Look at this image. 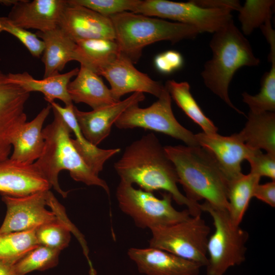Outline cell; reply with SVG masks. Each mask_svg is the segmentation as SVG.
Segmentation results:
<instances>
[{
    "label": "cell",
    "instance_id": "33",
    "mask_svg": "<svg viewBox=\"0 0 275 275\" xmlns=\"http://www.w3.org/2000/svg\"><path fill=\"white\" fill-rule=\"evenodd\" d=\"M61 251L39 245L14 264L19 275H25L33 271H44L56 266Z\"/></svg>",
    "mask_w": 275,
    "mask_h": 275
},
{
    "label": "cell",
    "instance_id": "2",
    "mask_svg": "<svg viewBox=\"0 0 275 275\" xmlns=\"http://www.w3.org/2000/svg\"><path fill=\"white\" fill-rule=\"evenodd\" d=\"M164 148L188 200L195 202L204 200L215 208L228 210V181L208 150L200 146Z\"/></svg>",
    "mask_w": 275,
    "mask_h": 275
},
{
    "label": "cell",
    "instance_id": "21",
    "mask_svg": "<svg viewBox=\"0 0 275 275\" xmlns=\"http://www.w3.org/2000/svg\"><path fill=\"white\" fill-rule=\"evenodd\" d=\"M67 90L72 102L84 103L93 109L118 102L100 75L82 65L75 78L69 83Z\"/></svg>",
    "mask_w": 275,
    "mask_h": 275
},
{
    "label": "cell",
    "instance_id": "9",
    "mask_svg": "<svg viewBox=\"0 0 275 275\" xmlns=\"http://www.w3.org/2000/svg\"><path fill=\"white\" fill-rule=\"evenodd\" d=\"M114 125L120 129L138 127L153 130L181 140L187 146H199L195 134L176 119L172 108V98L167 89L147 107L141 108L136 104L127 108Z\"/></svg>",
    "mask_w": 275,
    "mask_h": 275
},
{
    "label": "cell",
    "instance_id": "12",
    "mask_svg": "<svg viewBox=\"0 0 275 275\" xmlns=\"http://www.w3.org/2000/svg\"><path fill=\"white\" fill-rule=\"evenodd\" d=\"M29 97L30 93L0 70V162L10 157L12 139L26 122L24 108Z\"/></svg>",
    "mask_w": 275,
    "mask_h": 275
},
{
    "label": "cell",
    "instance_id": "35",
    "mask_svg": "<svg viewBox=\"0 0 275 275\" xmlns=\"http://www.w3.org/2000/svg\"><path fill=\"white\" fill-rule=\"evenodd\" d=\"M7 32L18 39L34 57L42 54L44 43L36 34L16 25L8 17H0V33Z\"/></svg>",
    "mask_w": 275,
    "mask_h": 275
},
{
    "label": "cell",
    "instance_id": "37",
    "mask_svg": "<svg viewBox=\"0 0 275 275\" xmlns=\"http://www.w3.org/2000/svg\"><path fill=\"white\" fill-rule=\"evenodd\" d=\"M154 62L158 71L163 74H169L182 67L183 59L178 51L170 50L157 54Z\"/></svg>",
    "mask_w": 275,
    "mask_h": 275
},
{
    "label": "cell",
    "instance_id": "32",
    "mask_svg": "<svg viewBox=\"0 0 275 275\" xmlns=\"http://www.w3.org/2000/svg\"><path fill=\"white\" fill-rule=\"evenodd\" d=\"M274 0H247L238 11L242 33L250 35L271 20Z\"/></svg>",
    "mask_w": 275,
    "mask_h": 275
},
{
    "label": "cell",
    "instance_id": "20",
    "mask_svg": "<svg viewBox=\"0 0 275 275\" xmlns=\"http://www.w3.org/2000/svg\"><path fill=\"white\" fill-rule=\"evenodd\" d=\"M51 109L48 103L32 121L21 127L12 139L10 159L32 164L40 157L44 147L42 127Z\"/></svg>",
    "mask_w": 275,
    "mask_h": 275
},
{
    "label": "cell",
    "instance_id": "23",
    "mask_svg": "<svg viewBox=\"0 0 275 275\" xmlns=\"http://www.w3.org/2000/svg\"><path fill=\"white\" fill-rule=\"evenodd\" d=\"M61 115L74 134L71 142L88 166L97 175L103 170L105 162L120 151V148L103 149L89 142L82 134L76 119L73 104L63 107L55 101L49 103Z\"/></svg>",
    "mask_w": 275,
    "mask_h": 275
},
{
    "label": "cell",
    "instance_id": "30",
    "mask_svg": "<svg viewBox=\"0 0 275 275\" xmlns=\"http://www.w3.org/2000/svg\"><path fill=\"white\" fill-rule=\"evenodd\" d=\"M270 50L268 59L271 63V68L261 79L260 92L255 95L246 92L242 94L243 101L253 113L275 111V48H270Z\"/></svg>",
    "mask_w": 275,
    "mask_h": 275
},
{
    "label": "cell",
    "instance_id": "5",
    "mask_svg": "<svg viewBox=\"0 0 275 275\" xmlns=\"http://www.w3.org/2000/svg\"><path fill=\"white\" fill-rule=\"evenodd\" d=\"M109 18L120 54L133 64L138 62L143 48L149 44L163 40L175 43L194 39L200 33L189 25L128 11Z\"/></svg>",
    "mask_w": 275,
    "mask_h": 275
},
{
    "label": "cell",
    "instance_id": "28",
    "mask_svg": "<svg viewBox=\"0 0 275 275\" xmlns=\"http://www.w3.org/2000/svg\"><path fill=\"white\" fill-rule=\"evenodd\" d=\"M260 178L250 172L247 175L242 174L228 182L227 211L235 224L240 225Z\"/></svg>",
    "mask_w": 275,
    "mask_h": 275
},
{
    "label": "cell",
    "instance_id": "39",
    "mask_svg": "<svg viewBox=\"0 0 275 275\" xmlns=\"http://www.w3.org/2000/svg\"><path fill=\"white\" fill-rule=\"evenodd\" d=\"M253 197L269 205L271 207H275V181L256 186L254 190Z\"/></svg>",
    "mask_w": 275,
    "mask_h": 275
},
{
    "label": "cell",
    "instance_id": "27",
    "mask_svg": "<svg viewBox=\"0 0 275 275\" xmlns=\"http://www.w3.org/2000/svg\"><path fill=\"white\" fill-rule=\"evenodd\" d=\"M58 218V221L42 225L35 230L38 244L61 251L68 246L72 232L79 242L87 261L90 260L84 235L69 221L65 212H62Z\"/></svg>",
    "mask_w": 275,
    "mask_h": 275
},
{
    "label": "cell",
    "instance_id": "7",
    "mask_svg": "<svg viewBox=\"0 0 275 275\" xmlns=\"http://www.w3.org/2000/svg\"><path fill=\"white\" fill-rule=\"evenodd\" d=\"M161 199L152 193L136 189L132 185L120 181L116 196L119 208L142 229L168 226L186 220L191 216L187 209L176 210L172 205V197L167 192Z\"/></svg>",
    "mask_w": 275,
    "mask_h": 275
},
{
    "label": "cell",
    "instance_id": "10",
    "mask_svg": "<svg viewBox=\"0 0 275 275\" xmlns=\"http://www.w3.org/2000/svg\"><path fill=\"white\" fill-rule=\"evenodd\" d=\"M134 13L175 20L193 26L200 33H214L233 19L231 11L229 10L203 8L191 1L187 2L141 1Z\"/></svg>",
    "mask_w": 275,
    "mask_h": 275
},
{
    "label": "cell",
    "instance_id": "4",
    "mask_svg": "<svg viewBox=\"0 0 275 275\" xmlns=\"http://www.w3.org/2000/svg\"><path fill=\"white\" fill-rule=\"evenodd\" d=\"M213 34L209 43L212 56L205 63L201 76L208 89L231 108L244 115L233 105L229 98V85L239 68L257 66L260 61L233 19Z\"/></svg>",
    "mask_w": 275,
    "mask_h": 275
},
{
    "label": "cell",
    "instance_id": "14",
    "mask_svg": "<svg viewBox=\"0 0 275 275\" xmlns=\"http://www.w3.org/2000/svg\"><path fill=\"white\" fill-rule=\"evenodd\" d=\"M58 26L75 43L91 39L115 40L109 17L80 6L67 3Z\"/></svg>",
    "mask_w": 275,
    "mask_h": 275
},
{
    "label": "cell",
    "instance_id": "11",
    "mask_svg": "<svg viewBox=\"0 0 275 275\" xmlns=\"http://www.w3.org/2000/svg\"><path fill=\"white\" fill-rule=\"evenodd\" d=\"M48 190L21 197L2 195L7 212L0 227V235L35 230L42 225L58 221L55 213L45 208Z\"/></svg>",
    "mask_w": 275,
    "mask_h": 275
},
{
    "label": "cell",
    "instance_id": "3",
    "mask_svg": "<svg viewBox=\"0 0 275 275\" xmlns=\"http://www.w3.org/2000/svg\"><path fill=\"white\" fill-rule=\"evenodd\" d=\"M52 109L53 120L43 129L44 147L40 157L34 162L35 166L64 198L68 191L63 190L59 183L58 176L62 170L68 171L76 181L102 188L109 196L110 189L106 182L88 166L73 145L70 127L59 113L53 107Z\"/></svg>",
    "mask_w": 275,
    "mask_h": 275
},
{
    "label": "cell",
    "instance_id": "40",
    "mask_svg": "<svg viewBox=\"0 0 275 275\" xmlns=\"http://www.w3.org/2000/svg\"><path fill=\"white\" fill-rule=\"evenodd\" d=\"M0 275H19L14 264L10 262L0 260Z\"/></svg>",
    "mask_w": 275,
    "mask_h": 275
},
{
    "label": "cell",
    "instance_id": "41",
    "mask_svg": "<svg viewBox=\"0 0 275 275\" xmlns=\"http://www.w3.org/2000/svg\"><path fill=\"white\" fill-rule=\"evenodd\" d=\"M19 0H2L0 1V3L7 6H14Z\"/></svg>",
    "mask_w": 275,
    "mask_h": 275
},
{
    "label": "cell",
    "instance_id": "25",
    "mask_svg": "<svg viewBox=\"0 0 275 275\" xmlns=\"http://www.w3.org/2000/svg\"><path fill=\"white\" fill-rule=\"evenodd\" d=\"M75 43L73 60L98 75L120 54L115 40L91 39Z\"/></svg>",
    "mask_w": 275,
    "mask_h": 275
},
{
    "label": "cell",
    "instance_id": "13",
    "mask_svg": "<svg viewBox=\"0 0 275 275\" xmlns=\"http://www.w3.org/2000/svg\"><path fill=\"white\" fill-rule=\"evenodd\" d=\"M99 75L109 83L111 93L117 101L131 92L147 93L158 98L166 90L161 83L136 69L133 63L121 54L101 70Z\"/></svg>",
    "mask_w": 275,
    "mask_h": 275
},
{
    "label": "cell",
    "instance_id": "31",
    "mask_svg": "<svg viewBox=\"0 0 275 275\" xmlns=\"http://www.w3.org/2000/svg\"><path fill=\"white\" fill-rule=\"evenodd\" d=\"M35 230L0 235V260L15 264L39 245Z\"/></svg>",
    "mask_w": 275,
    "mask_h": 275
},
{
    "label": "cell",
    "instance_id": "6",
    "mask_svg": "<svg viewBox=\"0 0 275 275\" xmlns=\"http://www.w3.org/2000/svg\"><path fill=\"white\" fill-rule=\"evenodd\" d=\"M200 208L210 214L214 227L207 242L206 274L225 275L230 267L245 261L249 234L232 221L227 210L206 202L200 204Z\"/></svg>",
    "mask_w": 275,
    "mask_h": 275
},
{
    "label": "cell",
    "instance_id": "22",
    "mask_svg": "<svg viewBox=\"0 0 275 275\" xmlns=\"http://www.w3.org/2000/svg\"><path fill=\"white\" fill-rule=\"evenodd\" d=\"M79 68H75L65 73H57L42 79L34 78L28 72L8 74V80L28 93L38 92L42 93L48 103L59 99L65 106L73 104L67 87L71 79L76 76Z\"/></svg>",
    "mask_w": 275,
    "mask_h": 275
},
{
    "label": "cell",
    "instance_id": "29",
    "mask_svg": "<svg viewBox=\"0 0 275 275\" xmlns=\"http://www.w3.org/2000/svg\"><path fill=\"white\" fill-rule=\"evenodd\" d=\"M172 99L177 105L203 129L206 134L216 133L217 128L203 113L190 91V86L186 81L167 80L164 85Z\"/></svg>",
    "mask_w": 275,
    "mask_h": 275
},
{
    "label": "cell",
    "instance_id": "36",
    "mask_svg": "<svg viewBox=\"0 0 275 275\" xmlns=\"http://www.w3.org/2000/svg\"><path fill=\"white\" fill-rule=\"evenodd\" d=\"M251 166L252 173L275 179V156L264 154L261 150H253L246 159Z\"/></svg>",
    "mask_w": 275,
    "mask_h": 275
},
{
    "label": "cell",
    "instance_id": "34",
    "mask_svg": "<svg viewBox=\"0 0 275 275\" xmlns=\"http://www.w3.org/2000/svg\"><path fill=\"white\" fill-rule=\"evenodd\" d=\"M70 5L89 8L104 16L126 11L134 13L141 0H67Z\"/></svg>",
    "mask_w": 275,
    "mask_h": 275
},
{
    "label": "cell",
    "instance_id": "19",
    "mask_svg": "<svg viewBox=\"0 0 275 275\" xmlns=\"http://www.w3.org/2000/svg\"><path fill=\"white\" fill-rule=\"evenodd\" d=\"M51 187L34 163H25L10 158L0 162L1 195L21 197Z\"/></svg>",
    "mask_w": 275,
    "mask_h": 275
},
{
    "label": "cell",
    "instance_id": "15",
    "mask_svg": "<svg viewBox=\"0 0 275 275\" xmlns=\"http://www.w3.org/2000/svg\"><path fill=\"white\" fill-rule=\"evenodd\" d=\"M145 98L144 93H133L123 100L89 112H83L74 106V113L84 137L97 146L110 134L113 124L129 107L139 104Z\"/></svg>",
    "mask_w": 275,
    "mask_h": 275
},
{
    "label": "cell",
    "instance_id": "42",
    "mask_svg": "<svg viewBox=\"0 0 275 275\" xmlns=\"http://www.w3.org/2000/svg\"><path fill=\"white\" fill-rule=\"evenodd\" d=\"M89 275H97V272L93 265L89 266Z\"/></svg>",
    "mask_w": 275,
    "mask_h": 275
},
{
    "label": "cell",
    "instance_id": "16",
    "mask_svg": "<svg viewBox=\"0 0 275 275\" xmlns=\"http://www.w3.org/2000/svg\"><path fill=\"white\" fill-rule=\"evenodd\" d=\"M195 136L199 145L213 155L228 182L242 174L241 163L253 150L246 145L239 133L223 136L200 132Z\"/></svg>",
    "mask_w": 275,
    "mask_h": 275
},
{
    "label": "cell",
    "instance_id": "18",
    "mask_svg": "<svg viewBox=\"0 0 275 275\" xmlns=\"http://www.w3.org/2000/svg\"><path fill=\"white\" fill-rule=\"evenodd\" d=\"M129 258L139 271L145 275H198L202 267L198 263L159 249H129Z\"/></svg>",
    "mask_w": 275,
    "mask_h": 275
},
{
    "label": "cell",
    "instance_id": "17",
    "mask_svg": "<svg viewBox=\"0 0 275 275\" xmlns=\"http://www.w3.org/2000/svg\"><path fill=\"white\" fill-rule=\"evenodd\" d=\"M67 0H19L7 16L16 25L41 32L58 26Z\"/></svg>",
    "mask_w": 275,
    "mask_h": 275
},
{
    "label": "cell",
    "instance_id": "24",
    "mask_svg": "<svg viewBox=\"0 0 275 275\" xmlns=\"http://www.w3.org/2000/svg\"><path fill=\"white\" fill-rule=\"evenodd\" d=\"M36 35L44 43L42 61L44 65L43 78L62 71L69 62L73 61L76 43L59 26Z\"/></svg>",
    "mask_w": 275,
    "mask_h": 275
},
{
    "label": "cell",
    "instance_id": "26",
    "mask_svg": "<svg viewBox=\"0 0 275 275\" xmlns=\"http://www.w3.org/2000/svg\"><path fill=\"white\" fill-rule=\"evenodd\" d=\"M239 134L251 149H264L267 153L275 156L274 112H249L248 121Z\"/></svg>",
    "mask_w": 275,
    "mask_h": 275
},
{
    "label": "cell",
    "instance_id": "8",
    "mask_svg": "<svg viewBox=\"0 0 275 275\" xmlns=\"http://www.w3.org/2000/svg\"><path fill=\"white\" fill-rule=\"evenodd\" d=\"M149 247L159 249L206 266L210 232L201 214L174 224L151 229Z\"/></svg>",
    "mask_w": 275,
    "mask_h": 275
},
{
    "label": "cell",
    "instance_id": "38",
    "mask_svg": "<svg viewBox=\"0 0 275 275\" xmlns=\"http://www.w3.org/2000/svg\"><path fill=\"white\" fill-rule=\"evenodd\" d=\"M197 6L205 9L237 11L241 5L237 0H191Z\"/></svg>",
    "mask_w": 275,
    "mask_h": 275
},
{
    "label": "cell",
    "instance_id": "1",
    "mask_svg": "<svg viewBox=\"0 0 275 275\" xmlns=\"http://www.w3.org/2000/svg\"><path fill=\"white\" fill-rule=\"evenodd\" d=\"M120 181L152 193L162 190L169 193L180 205H185L191 216L201 214L200 204L188 200L177 186L175 166L156 135L149 133L127 146L114 164Z\"/></svg>",
    "mask_w": 275,
    "mask_h": 275
}]
</instances>
